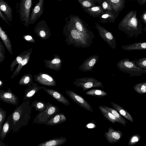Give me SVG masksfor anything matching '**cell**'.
<instances>
[{"label": "cell", "mask_w": 146, "mask_h": 146, "mask_svg": "<svg viewBox=\"0 0 146 146\" xmlns=\"http://www.w3.org/2000/svg\"><path fill=\"white\" fill-rule=\"evenodd\" d=\"M35 80L39 83L48 86H55L56 83L55 80L48 74L42 73L34 76Z\"/></svg>", "instance_id": "5bb4252c"}, {"label": "cell", "mask_w": 146, "mask_h": 146, "mask_svg": "<svg viewBox=\"0 0 146 146\" xmlns=\"http://www.w3.org/2000/svg\"><path fill=\"white\" fill-rule=\"evenodd\" d=\"M99 58V56L94 55L87 58L79 67L78 69L83 72L91 71L97 63Z\"/></svg>", "instance_id": "4fadbf2b"}, {"label": "cell", "mask_w": 146, "mask_h": 146, "mask_svg": "<svg viewBox=\"0 0 146 146\" xmlns=\"http://www.w3.org/2000/svg\"></svg>", "instance_id": "db71d44e"}, {"label": "cell", "mask_w": 146, "mask_h": 146, "mask_svg": "<svg viewBox=\"0 0 146 146\" xmlns=\"http://www.w3.org/2000/svg\"><path fill=\"white\" fill-rule=\"evenodd\" d=\"M33 48H31L30 50H28V52L22 62L21 63L18 64V66L11 76V78L13 79L17 76L20 72L22 67L27 63L29 60L30 55L32 52Z\"/></svg>", "instance_id": "4316f807"}, {"label": "cell", "mask_w": 146, "mask_h": 146, "mask_svg": "<svg viewBox=\"0 0 146 146\" xmlns=\"http://www.w3.org/2000/svg\"><path fill=\"white\" fill-rule=\"evenodd\" d=\"M134 91L140 94H143L146 93V81L138 83L133 87Z\"/></svg>", "instance_id": "e575fe53"}, {"label": "cell", "mask_w": 146, "mask_h": 146, "mask_svg": "<svg viewBox=\"0 0 146 146\" xmlns=\"http://www.w3.org/2000/svg\"><path fill=\"white\" fill-rule=\"evenodd\" d=\"M0 36L7 49L12 54V46L11 42L8 35L1 26H0Z\"/></svg>", "instance_id": "484cf974"}, {"label": "cell", "mask_w": 146, "mask_h": 146, "mask_svg": "<svg viewBox=\"0 0 146 146\" xmlns=\"http://www.w3.org/2000/svg\"><path fill=\"white\" fill-rule=\"evenodd\" d=\"M60 108L49 102L46 103L45 109L36 116L33 120V123L42 124L49 119L58 113Z\"/></svg>", "instance_id": "5b68a950"}, {"label": "cell", "mask_w": 146, "mask_h": 146, "mask_svg": "<svg viewBox=\"0 0 146 146\" xmlns=\"http://www.w3.org/2000/svg\"><path fill=\"white\" fill-rule=\"evenodd\" d=\"M67 120L64 114L61 113H57L46 121L44 124L49 126H54L62 123Z\"/></svg>", "instance_id": "e0dca14e"}, {"label": "cell", "mask_w": 146, "mask_h": 146, "mask_svg": "<svg viewBox=\"0 0 146 146\" xmlns=\"http://www.w3.org/2000/svg\"><path fill=\"white\" fill-rule=\"evenodd\" d=\"M99 108L104 116L108 120L112 123L117 122L120 124L119 121L111 112L102 107L99 106Z\"/></svg>", "instance_id": "f546056e"}, {"label": "cell", "mask_w": 146, "mask_h": 146, "mask_svg": "<svg viewBox=\"0 0 146 146\" xmlns=\"http://www.w3.org/2000/svg\"><path fill=\"white\" fill-rule=\"evenodd\" d=\"M30 103L29 100L24 101L17 106L12 113L13 122L12 132H19L30 121L32 108Z\"/></svg>", "instance_id": "3957f363"}, {"label": "cell", "mask_w": 146, "mask_h": 146, "mask_svg": "<svg viewBox=\"0 0 146 146\" xmlns=\"http://www.w3.org/2000/svg\"><path fill=\"white\" fill-rule=\"evenodd\" d=\"M104 135L109 143L113 144L120 140L123 134L121 131L115 130L111 127L108 129L107 131L105 132Z\"/></svg>", "instance_id": "7c38bea8"}, {"label": "cell", "mask_w": 146, "mask_h": 146, "mask_svg": "<svg viewBox=\"0 0 146 146\" xmlns=\"http://www.w3.org/2000/svg\"><path fill=\"white\" fill-rule=\"evenodd\" d=\"M63 30V34L66 37L65 42L67 45L84 48L92 45L95 37L80 32L71 22L64 26Z\"/></svg>", "instance_id": "6da1fadb"}, {"label": "cell", "mask_w": 146, "mask_h": 146, "mask_svg": "<svg viewBox=\"0 0 146 146\" xmlns=\"http://www.w3.org/2000/svg\"><path fill=\"white\" fill-rule=\"evenodd\" d=\"M3 81L2 80H0V88L3 86Z\"/></svg>", "instance_id": "c3c4849f"}, {"label": "cell", "mask_w": 146, "mask_h": 146, "mask_svg": "<svg viewBox=\"0 0 146 146\" xmlns=\"http://www.w3.org/2000/svg\"><path fill=\"white\" fill-rule=\"evenodd\" d=\"M1 141V140H0V146H6L5 144Z\"/></svg>", "instance_id": "7dc6e473"}, {"label": "cell", "mask_w": 146, "mask_h": 146, "mask_svg": "<svg viewBox=\"0 0 146 146\" xmlns=\"http://www.w3.org/2000/svg\"><path fill=\"white\" fill-rule=\"evenodd\" d=\"M94 27L98 30L99 35L103 40L106 42L113 49L116 47L115 38L112 33L101 26L97 23H95Z\"/></svg>", "instance_id": "ba28073f"}, {"label": "cell", "mask_w": 146, "mask_h": 146, "mask_svg": "<svg viewBox=\"0 0 146 146\" xmlns=\"http://www.w3.org/2000/svg\"><path fill=\"white\" fill-rule=\"evenodd\" d=\"M102 7L103 9L105 10H107L111 11L112 10V8L109 3L107 1H105L102 4Z\"/></svg>", "instance_id": "b9f144b4"}, {"label": "cell", "mask_w": 146, "mask_h": 146, "mask_svg": "<svg viewBox=\"0 0 146 146\" xmlns=\"http://www.w3.org/2000/svg\"><path fill=\"white\" fill-rule=\"evenodd\" d=\"M0 10L3 13L8 21L10 22L12 21V9L3 0H0Z\"/></svg>", "instance_id": "7402d4cb"}, {"label": "cell", "mask_w": 146, "mask_h": 146, "mask_svg": "<svg viewBox=\"0 0 146 146\" xmlns=\"http://www.w3.org/2000/svg\"><path fill=\"white\" fill-rule=\"evenodd\" d=\"M33 5V0H21L19 3L18 12L20 19L26 27H28L30 24L29 19Z\"/></svg>", "instance_id": "8992f818"}, {"label": "cell", "mask_w": 146, "mask_h": 146, "mask_svg": "<svg viewBox=\"0 0 146 146\" xmlns=\"http://www.w3.org/2000/svg\"><path fill=\"white\" fill-rule=\"evenodd\" d=\"M111 104L113 108L117 111L122 116L131 122H133L134 120L131 114L122 106L113 102H111Z\"/></svg>", "instance_id": "d4e9b609"}, {"label": "cell", "mask_w": 146, "mask_h": 146, "mask_svg": "<svg viewBox=\"0 0 146 146\" xmlns=\"http://www.w3.org/2000/svg\"><path fill=\"white\" fill-rule=\"evenodd\" d=\"M7 116V112L1 107L0 108V133L1 132L3 124Z\"/></svg>", "instance_id": "74e56055"}, {"label": "cell", "mask_w": 146, "mask_h": 146, "mask_svg": "<svg viewBox=\"0 0 146 146\" xmlns=\"http://www.w3.org/2000/svg\"><path fill=\"white\" fill-rule=\"evenodd\" d=\"M13 122L12 113L9 116L3 125L1 132L0 133V139L3 140L10 132L13 130Z\"/></svg>", "instance_id": "d6986e66"}, {"label": "cell", "mask_w": 146, "mask_h": 146, "mask_svg": "<svg viewBox=\"0 0 146 146\" xmlns=\"http://www.w3.org/2000/svg\"><path fill=\"white\" fill-rule=\"evenodd\" d=\"M71 23L73 24L76 29L80 32L94 37L95 36L92 32L90 31L82 23L80 20L76 17L73 18Z\"/></svg>", "instance_id": "ac0fdd59"}, {"label": "cell", "mask_w": 146, "mask_h": 146, "mask_svg": "<svg viewBox=\"0 0 146 146\" xmlns=\"http://www.w3.org/2000/svg\"><path fill=\"white\" fill-rule=\"evenodd\" d=\"M24 36L25 39L29 41H32V40H33L34 41V40L33 39L32 37L30 35H26Z\"/></svg>", "instance_id": "f6af8a7d"}, {"label": "cell", "mask_w": 146, "mask_h": 146, "mask_svg": "<svg viewBox=\"0 0 146 146\" xmlns=\"http://www.w3.org/2000/svg\"><path fill=\"white\" fill-rule=\"evenodd\" d=\"M44 0H40L33 8L29 19L30 24L34 23L42 15L44 10Z\"/></svg>", "instance_id": "8fae6325"}, {"label": "cell", "mask_w": 146, "mask_h": 146, "mask_svg": "<svg viewBox=\"0 0 146 146\" xmlns=\"http://www.w3.org/2000/svg\"><path fill=\"white\" fill-rule=\"evenodd\" d=\"M40 0H38V1H39Z\"/></svg>", "instance_id": "816d5d0a"}, {"label": "cell", "mask_w": 146, "mask_h": 146, "mask_svg": "<svg viewBox=\"0 0 146 146\" xmlns=\"http://www.w3.org/2000/svg\"><path fill=\"white\" fill-rule=\"evenodd\" d=\"M33 82L32 76L31 74H25L20 79L19 84L21 86L31 85Z\"/></svg>", "instance_id": "1f68e13d"}, {"label": "cell", "mask_w": 146, "mask_h": 146, "mask_svg": "<svg viewBox=\"0 0 146 146\" xmlns=\"http://www.w3.org/2000/svg\"><path fill=\"white\" fill-rule=\"evenodd\" d=\"M28 50H27V51H24L20 54L15 58L10 66V70L11 71H13L15 66L17 64H19L21 63L26 56Z\"/></svg>", "instance_id": "836d02e7"}, {"label": "cell", "mask_w": 146, "mask_h": 146, "mask_svg": "<svg viewBox=\"0 0 146 146\" xmlns=\"http://www.w3.org/2000/svg\"><path fill=\"white\" fill-rule=\"evenodd\" d=\"M35 31L39 34L40 36L42 37H44L46 35L50 33V31L46 22L43 20L37 23L35 30Z\"/></svg>", "instance_id": "44dd1931"}, {"label": "cell", "mask_w": 146, "mask_h": 146, "mask_svg": "<svg viewBox=\"0 0 146 146\" xmlns=\"http://www.w3.org/2000/svg\"><path fill=\"white\" fill-rule=\"evenodd\" d=\"M45 63L47 68L58 71L61 68L62 61L58 56L56 55L52 60L46 61Z\"/></svg>", "instance_id": "cb8c5ba5"}, {"label": "cell", "mask_w": 146, "mask_h": 146, "mask_svg": "<svg viewBox=\"0 0 146 146\" xmlns=\"http://www.w3.org/2000/svg\"><path fill=\"white\" fill-rule=\"evenodd\" d=\"M46 103L42 100H34L32 103L31 106L32 108H34L35 110L40 112L44 110L46 108Z\"/></svg>", "instance_id": "4dcf8cb0"}, {"label": "cell", "mask_w": 146, "mask_h": 146, "mask_svg": "<svg viewBox=\"0 0 146 146\" xmlns=\"http://www.w3.org/2000/svg\"><path fill=\"white\" fill-rule=\"evenodd\" d=\"M101 106L112 113L119 121L120 124L124 126H126V124L128 122L123 118L117 111L113 108L105 106Z\"/></svg>", "instance_id": "f1b7e54d"}, {"label": "cell", "mask_w": 146, "mask_h": 146, "mask_svg": "<svg viewBox=\"0 0 146 146\" xmlns=\"http://www.w3.org/2000/svg\"><path fill=\"white\" fill-rule=\"evenodd\" d=\"M0 17L4 21H5L9 25L11 26V25L8 21L7 19L5 16L4 15L3 12L0 10Z\"/></svg>", "instance_id": "ee69618b"}, {"label": "cell", "mask_w": 146, "mask_h": 146, "mask_svg": "<svg viewBox=\"0 0 146 146\" xmlns=\"http://www.w3.org/2000/svg\"><path fill=\"white\" fill-rule=\"evenodd\" d=\"M112 9L117 13L121 11L125 7V0H109Z\"/></svg>", "instance_id": "83f0119b"}, {"label": "cell", "mask_w": 146, "mask_h": 146, "mask_svg": "<svg viewBox=\"0 0 146 146\" xmlns=\"http://www.w3.org/2000/svg\"><path fill=\"white\" fill-rule=\"evenodd\" d=\"M81 5L85 7H90L94 5L92 0H78Z\"/></svg>", "instance_id": "ab89813d"}, {"label": "cell", "mask_w": 146, "mask_h": 146, "mask_svg": "<svg viewBox=\"0 0 146 146\" xmlns=\"http://www.w3.org/2000/svg\"><path fill=\"white\" fill-rule=\"evenodd\" d=\"M138 66L141 68L146 70V57L136 59L133 60Z\"/></svg>", "instance_id": "8d00e7d4"}, {"label": "cell", "mask_w": 146, "mask_h": 146, "mask_svg": "<svg viewBox=\"0 0 146 146\" xmlns=\"http://www.w3.org/2000/svg\"><path fill=\"white\" fill-rule=\"evenodd\" d=\"M119 70L128 74L130 77L139 76L146 74V70L137 66L129 58L122 59L117 63Z\"/></svg>", "instance_id": "277c9868"}, {"label": "cell", "mask_w": 146, "mask_h": 146, "mask_svg": "<svg viewBox=\"0 0 146 146\" xmlns=\"http://www.w3.org/2000/svg\"><path fill=\"white\" fill-rule=\"evenodd\" d=\"M42 89V86H38V84L33 82L24 91L23 100H29L39 90Z\"/></svg>", "instance_id": "2e32d148"}, {"label": "cell", "mask_w": 146, "mask_h": 146, "mask_svg": "<svg viewBox=\"0 0 146 146\" xmlns=\"http://www.w3.org/2000/svg\"><path fill=\"white\" fill-rule=\"evenodd\" d=\"M136 0L137 2L139 1H140V0Z\"/></svg>", "instance_id": "681fc988"}, {"label": "cell", "mask_w": 146, "mask_h": 146, "mask_svg": "<svg viewBox=\"0 0 146 146\" xmlns=\"http://www.w3.org/2000/svg\"><path fill=\"white\" fill-rule=\"evenodd\" d=\"M65 92L72 100L80 107L91 112H93L90 104L81 96L71 90H66Z\"/></svg>", "instance_id": "9c48e42d"}, {"label": "cell", "mask_w": 146, "mask_h": 146, "mask_svg": "<svg viewBox=\"0 0 146 146\" xmlns=\"http://www.w3.org/2000/svg\"><path fill=\"white\" fill-rule=\"evenodd\" d=\"M67 140L65 137H56L41 143L37 146H59L64 144Z\"/></svg>", "instance_id": "ffe728a7"}, {"label": "cell", "mask_w": 146, "mask_h": 146, "mask_svg": "<svg viewBox=\"0 0 146 146\" xmlns=\"http://www.w3.org/2000/svg\"><path fill=\"white\" fill-rule=\"evenodd\" d=\"M141 5H143L146 3V0H140L137 2Z\"/></svg>", "instance_id": "bcb514c9"}, {"label": "cell", "mask_w": 146, "mask_h": 146, "mask_svg": "<svg viewBox=\"0 0 146 146\" xmlns=\"http://www.w3.org/2000/svg\"><path fill=\"white\" fill-rule=\"evenodd\" d=\"M85 94L87 95L98 97H102L108 95V93L104 91L97 89H92L87 91Z\"/></svg>", "instance_id": "d6a6232c"}, {"label": "cell", "mask_w": 146, "mask_h": 146, "mask_svg": "<svg viewBox=\"0 0 146 146\" xmlns=\"http://www.w3.org/2000/svg\"><path fill=\"white\" fill-rule=\"evenodd\" d=\"M57 1H61L62 0H56Z\"/></svg>", "instance_id": "f907efd6"}, {"label": "cell", "mask_w": 146, "mask_h": 146, "mask_svg": "<svg viewBox=\"0 0 146 146\" xmlns=\"http://www.w3.org/2000/svg\"><path fill=\"white\" fill-rule=\"evenodd\" d=\"M5 58V48L3 43L0 41V63L2 62Z\"/></svg>", "instance_id": "60d3db41"}, {"label": "cell", "mask_w": 146, "mask_h": 146, "mask_svg": "<svg viewBox=\"0 0 146 146\" xmlns=\"http://www.w3.org/2000/svg\"><path fill=\"white\" fill-rule=\"evenodd\" d=\"M145 119H146V118H145Z\"/></svg>", "instance_id": "f5cc1de1"}, {"label": "cell", "mask_w": 146, "mask_h": 146, "mask_svg": "<svg viewBox=\"0 0 146 146\" xmlns=\"http://www.w3.org/2000/svg\"><path fill=\"white\" fill-rule=\"evenodd\" d=\"M140 18L143 23L145 25V27L143 31L146 32V9L140 16Z\"/></svg>", "instance_id": "7bdbcfd3"}, {"label": "cell", "mask_w": 146, "mask_h": 146, "mask_svg": "<svg viewBox=\"0 0 146 146\" xmlns=\"http://www.w3.org/2000/svg\"><path fill=\"white\" fill-rule=\"evenodd\" d=\"M0 100L8 104L17 106L19 104L18 97L9 88L7 91L0 90Z\"/></svg>", "instance_id": "30bf717a"}, {"label": "cell", "mask_w": 146, "mask_h": 146, "mask_svg": "<svg viewBox=\"0 0 146 146\" xmlns=\"http://www.w3.org/2000/svg\"><path fill=\"white\" fill-rule=\"evenodd\" d=\"M118 28L131 38L142 34L143 29L140 19L137 17V11H129L119 23Z\"/></svg>", "instance_id": "7a4b0ae2"}, {"label": "cell", "mask_w": 146, "mask_h": 146, "mask_svg": "<svg viewBox=\"0 0 146 146\" xmlns=\"http://www.w3.org/2000/svg\"><path fill=\"white\" fill-rule=\"evenodd\" d=\"M73 84L77 87H82L84 92L91 88H104L101 82L94 78L91 77L76 79L75 81L73 82Z\"/></svg>", "instance_id": "52a82bcc"}, {"label": "cell", "mask_w": 146, "mask_h": 146, "mask_svg": "<svg viewBox=\"0 0 146 146\" xmlns=\"http://www.w3.org/2000/svg\"><path fill=\"white\" fill-rule=\"evenodd\" d=\"M57 101L66 106L70 105L67 98L58 91L51 89L47 88L42 86V89Z\"/></svg>", "instance_id": "9a60e30c"}, {"label": "cell", "mask_w": 146, "mask_h": 146, "mask_svg": "<svg viewBox=\"0 0 146 146\" xmlns=\"http://www.w3.org/2000/svg\"><path fill=\"white\" fill-rule=\"evenodd\" d=\"M88 10L93 15H97L103 12V10L100 6L93 7L88 9Z\"/></svg>", "instance_id": "f35d334b"}, {"label": "cell", "mask_w": 146, "mask_h": 146, "mask_svg": "<svg viewBox=\"0 0 146 146\" xmlns=\"http://www.w3.org/2000/svg\"><path fill=\"white\" fill-rule=\"evenodd\" d=\"M121 47L123 49L128 51L146 50V42H134L123 45Z\"/></svg>", "instance_id": "603a6c76"}, {"label": "cell", "mask_w": 146, "mask_h": 146, "mask_svg": "<svg viewBox=\"0 0 146 146\" xmlns=\"http://www.w3.org/2000/svg\"><path fill=\"white\" fill-rule=\"evenodd\" d=\"M141 136L138 134H135L129 139L128 145L129 146H132L137 144L140 140Z\"/></svg>", "instance_id": "d590c367"}]
</instances>
